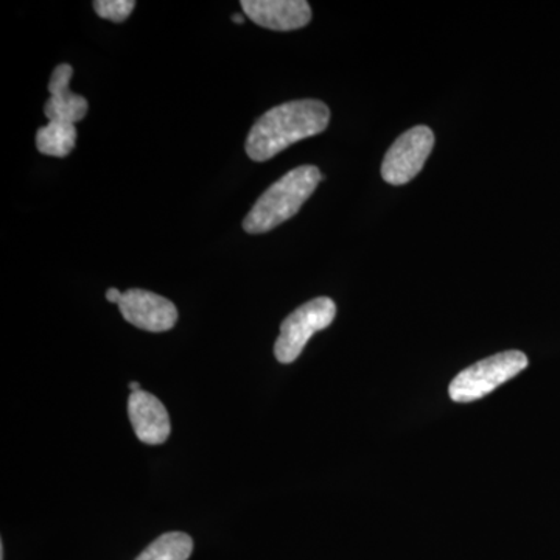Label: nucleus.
<instances>
[{
    "label": "nucleus",
    "mask_w": 560,
    "mask_h": 560,
    "mask_svg": "<svg viewBox=\"0 0 560 560\" xmlns=\"http://www.w3.org/2000/svg\"><path fill=\"white\" fill-rule=\"evenodd\" d=\"M330 110L319 101H294L275 106L250 128L246 153L250 160L265 162L302 139L326 130Z\"/></svg>",
    "instance_id": "obj_1"
},
{
    "label": "nucleus",
    "mask_w": 560,
    "mask_h": 560,
    "mask_svg": "<svg viewBox=\"0 0 560 560\" xmlns=\"http://www.w3.org/2000/svg\"><path fill=\"white\" fill-rule=\"evenodd\" d=\"M323 179L318 167L302 165L282 176L265 191L243 220L248 234H265L300 212Z\"/></svg>",
    "instance_id": "obj_2"
},
{
    "label": "nucleus",
    "mask_w": 560,
    "mask_h": 560,
    "mask_svg": "<svg viewBox=\"0 0 560 560\" xmlns=\"http://www.w3.org/2000/svg\"><path fill=\"white\" fill-rule=\"evenodd\" d=\"M526 366H528V357L518 350L497 353V355L471 364L456 375L451 383L448 394H451V399L458 404L481 399L503 383L521 374Z\"/></svg>",
    "instance_id": "obj_3"
},
{
    "label": "nucleus",
    "mask_w": 560,
    "mask_h": 560,
    "mask_svg": "<svg viewBox=\"0 0 560 560\" xmlns=\"http://www.w3.org/2000/svg\"><path fill=\"white\" fill-rule=\"evenodd\" d=\"M337 316V305L330 298H316L291 313L280 326L275 355L280 363L298 360L305 345L316 331L327 329Z\"/></svg>",
    "instance_id": "obj_4"
},
{
    "label": "nucleus",
    "mask_w": 560,
    "mask_h": 560,
    "mask_svg": "<svg viewBox=\"0 0 560 560\" xmlns=\"http://www.w3.org/2000/svg\"><path fill=\"white\" fill-rule=\"evenodd\" d=\"M434 147L429 127H415L390 145L382 164L383 179L393 186H404L418 176Z\"/></svg>",
    "instance_id": "obj_5"
},
{
    "label": "nucleus",
    "mask_w": 560,
    "mask_h": 560,
    "mask_svg": "<svg viewBox=\"0 0 560 560\" xmlns=\"http://www.w3.org/2000/svg\"><path fill=\"white\" fill-rule=\"evenodd\" d=\"M127 323L147 331H167L175 327L178 311L167 298L145 290H128L119 304Z\"/></svg>",
    "instance_id": "obj_6"
},
{
    "label": "nucleus",
    "mask_w": 560,
    "mask_h": 560,
    "mask_svg": "<svg viewBox=\"0 0 560 560\" xmlns=\"http://www.w3.org/2000/svg\"><path fill=\"white\" fill-rule=\"evenodd\" d=\"M242 7L254 24L276 32L298 31L312 20L304 0H243Z\"/></svg>",
    "instance_id": "obj_7"
},
{
    "label": "nucleus",
    "mask_w": 560,
    "mask_h": 560,
    "mask_svg": "<svg viewBox=\"0 0 560 560\" xmlns=\"http://www.w3.org/2000/svg\"><path fill=\"white\" fill-rule=\"evenodd\" d=\"M128 416L136 436L143 444L161 445L171 436V418L164 404L147 390L130 394Z\"/></svg>",
    "instance_id": "obj_8"
},
{
    "label": "nucleus",
    "mask_w": 560,
    "mask_h": 560,
    "mask_svg": "<svg viewBox=\"0 0 560 560\" xmlns=\"http://www.w3.org/2000/svg\"><path fill=\"white\" fill-rule=\"evenodd\" d=\"M73 69L69 65H60L51 73L49 83L50 98L44 105V114L49 120L69 121L75 125L86 117L88 101L70 91L69 84Z\"/></svg>",
    "instance_id": "obj_9"
},
{
    "label": "nucleus",
    "mask_w": 560,
    "mask_h": 560,
    "mask_svg": "<svg viewBox=\"0 0 560 560\" xmlns=\"http://www.w3.org/2000/svg\"><path fill=\"white\" fill-rule=\"evenodd\" d=\"M77 143L75 125L62 120H49L36 132V147L46 156L65 158Z\"/></svg>",
    "instance_id": "obj_10"
},
{
    "label": "nucleus",
    "mask_w": 560,
    "mask_h": 560,
    "mask_svg": "<svg viewBox=\"0 0 560 560\" xmlns=\"http://www.w3.org/2000/svg\"><path fill=\"white\" fill-rule=\"evenodd\" d=\"M194 551V540L186 533H167L150 544L136 560H187Z\"/></svg>",
    "instance_id": "obj_11"
},
{
    "label": "nucleus",
    "mask_w": 560,
    "mask_h": 560,
    "mask_svg": "<svg viewBox=\"0 0 560 560\" xmlns=\"http://www.w3.org/2000/svg\"><path fill=\"white\" fill-rule=\"evenodd\" d=\"M135 0H95L94 10L103 20L124 22L135 10Z\"/></svg>",
    "instance_id": "obj_12"
},
{
    "label": "nucleus",
    "mask_w": 560,
    "mask_h": 560,
    "mask_svg": "<svg viewBox=\"0 0 560 560\" xmlns=\"http://www.w3.org/2000/svg\"><path fill=\"white\" fill-rule=\"evenodd\" d=\"M121 296H124V293H120L117 289H109L106 291V300L114 302V304H120Z\"/></svg>",
    "instance_id": "obj_13"
},
{
    "label": "nucleus",
    "mask_w": 560,
    "mask_h": 560,
    "mask_svg": "<svg viewBox=\"0 0 560 560\" xmlns=\"http://www.w3.org/2000/svg\"><path fill=\"white\" fill-rule=\"evenodd\" d=\"M232 21H234L235 24H243V22H245L242 14H234V16H232Z\"/></svg>",
    "instance_id": "obj_14"
},
{
    "label": "nucleus",
    "mask_w": 560,
    "mask_h": 560,
    "mask_svg": "<svg viewBox=\"0 0 560 560\" xmlns=\"http://www.w3.org/2000/svg\"><path fill=\"white\" fill-rule=\"evenodd\" d=\"M131 393H136V390H140V385L138 382H131L130 385Z\"/></svg>",
    "instance_id": "obj_15"
},
{
    "label": "nucleus",
    "mask_w": 560,
    "mask_h": 560,
    "mask_svg": "<svg viewBox=\"0 0 560 560\" xmlns=\"http://www.w3.org/2000/svg\"><path fill=\"white\" fill-rule=\"evenodd\" d=\"M0 560H3V544L0 545Z\"/></svg>",
    "instance_id": "obj_16"
}]
</instances>
